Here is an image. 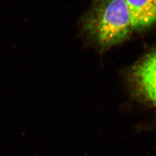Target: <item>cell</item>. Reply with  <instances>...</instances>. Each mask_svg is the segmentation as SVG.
I'll use <instances>...</instances> for the list:
<instances>
[{"instance_id": "obj_1", "label": "cell", "mask_w": 156, "mask_h": 156, "mask_svg": "<svg viewBox=\"0 0 156 156\" xmlns=\"http://www.w3.org/2000/svg\"><path fill=\"white\" fill-rule=\"evenodd\" d=\"M81 27L90 41L104 49L123 42L134 31L126 0H93Z\"/></svg>"}, {"instance_id": "obj_2", "label": "cell", "mask_w": 156, "mask_h": 156, "mask_svg": "<svg viewBox=\"0 0 156 156\" xmlns=\"http://www.w3.org/2000/svg\"><path fill=\"white\" fill-rule=\"evenodd\" d=\"M129 78L137 94L156 106V49L132 69Z\"/></svg>"}, {"instance_id": "obj_3", "label": "cell", "mask_w": 156, "mask_h": 156, "mask_svg": "<svg viewBox=\"0 0 156 156\" xmlns=\"http://www.w3.org/2000/svg\"><path fill=\"white\" fill-rule=\"evenodd\" d=\"M133 30L142 31L156 26V0H126Z\"/></svg>"}]
</instances>
